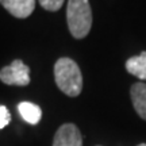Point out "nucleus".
<instances>
[{
  "instance_id": "1",
  "label": "nucleus",
  "mask_w": 146,
  "mask_h": 146,
  "mask_svg": "<svg viewBox=\"0 0 146 146\" xmlns=\"http://www.w3.org/2000/svg\"><path fill=\"white\" fill-rule=\"evenodd\" d=\"M56 84L65 95L70 98L78 96L83 89V76L78 65L73 60L62 57L54 64Z\"/></svg>"
},
{
  "instance_id": "2",
  "label": "nucleus",
  "mask_w": 146,
  "mask_h": 146,
  "mask_svg": "<svg viewBox=\"0 0 146 146\" xmlns=\"http://www.w3.org/2000/svg\"><path fill=\"white\" fill-rule=\"evenodd\" d=\"M66 19L70 34L76 39L85 38L92 27V10L88 0H69Z\"/></svg>"
},
{
  "instance_id": "3",
  "label": "nucleus",
  "mask_w": 146,
  "mask_h": 146,
  "mask_svg": "<svg viewBox=\"0 0 146 146\" xmlns=\"http://www.w3.org/2000/svg\"><path fill=\"white\" fill-rule=\"evenodd\" d=\"M0 80L5 85L26 87L30 84V68L22 60H14L0 70Z\"/></svg>"
},
{
  "instance_id": "4",
  "label": "nucleus",
  "mask_w": 146,
  "mask_h": 146,
  "mask_svg": "<svg viewBox=\"0 0 146 146\" xmlns=\"http://www.w3.org/2000/svg\"><path fill=\"white\" fill-rule=\"evenodd\" d=\"M53 146H83V137L77 126L73 123L60 126L53 139Z\"/></svg>"
},
{
  "instance_id": "5",
  "label": "nucleus",
  "mask_w": 146,
  "mask_h": 146,
  "mask_svg": "<svg viewBox=\"0 0 146 146\" xmlns=\"http://www.w3.org/2000/svg\"><path fill=\"white\" fill-rule=\"evenodd\" d=\"M0 4L18 19H25L33 14L35 0H0Z\"/></svg>"
},
{
  "instance_id": "6",
  "label": "nucleus",
  "mask_w": 146,
  "mask_h": 146,
  "mask_svg": "<svg viewBox=\"0 0 146 146\" xmlns=\"http://www.w3.org/2000/svg\"><path fill=\"white\" fill-rule=\"evenodd\" d=\"M131 100L137 114L146 120V84L135 83L131 87Z\"/></svg>"
},
{
  "instance_id": "7",
  "label": "nucleus",
  "mask_w": 146,
  "mask_h": 146,
  "mask_svg": "<svg viewBox=\"0 0 146 146\" xmlns=\"http://www.w3.org/2000/svg\"><path fill=\"white\" fill-rule=\"evenodd\" d=\"M18 111L23 120H26L30 125H36L39 123L42 118V110L39 106L30 103V102H22L18 104Z\"/></svg>"
},
{
  "instance_id": "8",
  "label": "nucleus",
  "mask_w": 146,
  "mask_h": 146,
  "mask_svg": "<svg viewBox=\"0 0 146 146\" xmlns=\"http://www.w3.org/2000/svg\"><path fill=\"white\" fill-rule=\"evenodd\" d=\"M126 69L130 74L138 77L139 80H146V52L129 58L126 61Z\"/></svg>"
},
{
  "instance_id": "9",
  "label": "nucleus",
  "mask_w": 146,
  "mask_h": 146,
  "mask_svg": "<svg viewBox=\"0 0 146 146\" xmlns=\"http://www.w3.org/2000/svg\"><path fill=\"white\" fill-rule=\"evenodd\" d=\"M65 0H39V4L46 11H58Z\"/></svg>"
},
{
  "instance_id": "10",
  "label": "nucleus",
  "mask_w": 146,
  "mask_h": 146,
  "mask_svg": "<svg viewBox=\"0 0 146 146\" xmlns=\"http://www.w3.org/2000/svg\"><path fill=\"white\" fill-rule=\"evenodd\" d=\"M10 122H11V114L8 108L5 106L0 104V130L4 129L5 126H8Z\"/></svg>"
},
{
  "instance_id": "11",
  "label": "nucleus",
  "mask_w": 146,
  "mask_h": 146,
  "mask_svg": "<svg viewBox=\"0 0 146 146\" xmlns=\"http://www.w3.org/2000/svg\"><path fill=\"white\" fill-rule=\"evenodd\" d=\"M138 146H146V143H141V145H138Z\"/></svg>"
}]
</instances>
